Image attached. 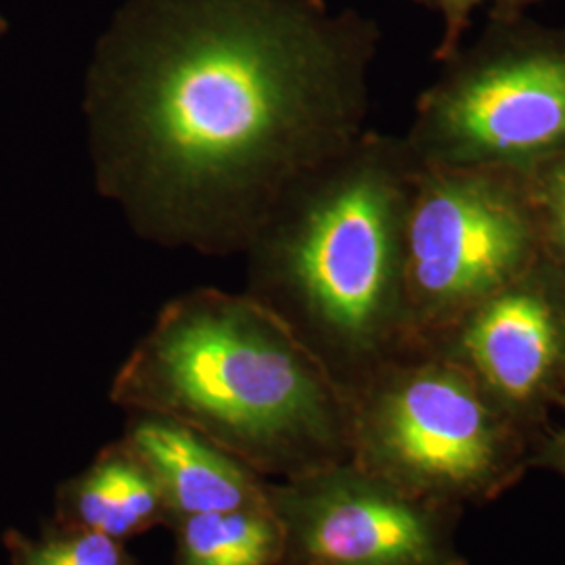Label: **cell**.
Here are the masks:
<instances>
[{"mask_svg": "<svg viewBox=\"0 0 565 565\" xmlns=\"http://www.w3.org/2000/svg\"><path fill=\"white\" fill-rule=\"evenodd\" d=\"M369 55L321 0H124L84 74L97 193L145 242L245 254L356 142Z\"/></svg>", "mask_w": 565, "mask_h": 565, "instance_id": "1", "label": "cell"}, {"mask_svg": "<svg viewBox=\"0 0 565 565\" xmlns=\"http://www.w3.org/2000/svg\"><path fill=\"white\" fill-rule=\"evenodd\" d=\"M109 401L174 419L264 478L352 459V403L323 361L247 291L198 287L163 303Z\"/></svg>", "mask_w": 565, "mask_h": 565, "instance_id": "2", "label": "cell"}, {"mask_svg": "<svg viewBox=\"0 0 565 565\" xmlns=\"http://www.w3.org/2000/svg\"><path fill=\"white\" fill-rule=\"evenodd\" d=\"M294 189L245 249L247 294L329 369L377 356L398 308L401 186L373 151Z\"/></svg>", "mask_w": 565, "mask_h": 565, "instance_id": "3", "label": "cell"}, {"mask_svg": "<svg viewBox=\"0 0 565 565\" xmlns=\"http://www.w3.org/2000/svg\"><path fill=\"white\" fill-rule=\"evenodd\" d=\"M350 403V461L415 499L476 488L499 465L492 415L445 369L387 371Z\"/></svg>", "mask_w": 565, "mask_h": 565, "instance_id": "4", "label": "cell"}, {"mask_svg": "<svg viewBox=\"0 0 565 565\" xmlns=\"http://www.w3.org/2000/svg\"><path fill=\"white\" fill-rule=\"evenodd\" d=\"M285 536L281 565H443L419 499L354 461L327 465L270 488Z\"/></svg>", "mask_w": 565, "mask_h": 565, "instance_id": "5", "label": "cell"}, {"mask_svg": "<svg viewBox=\"0 0 565 565\" xmlns=\"http://www.w3.org/2000/svg\"><path fill=\"white\" fill-rule=\"evenodd\" d=\"M404 231L403 277L417 302H461L501 285L527 243L520 212L482 184H434Z\"/></svg>", "mask_w": 565, "mask_h": 565, "instance_id": "6", "label": "cell"}, {"mask_svg": "<svg viewBox=\"0 0 565 565\" xmlns=\"http://www.w3.org/2000/svg\"><path fill=\"white\" fill-rule=\"evenodd\" d=\"M440 137L473 158H511L565 141V55L490 65L436 111Z\"/></svg>", "mask_w": 565, "mask_h": 565, "instance_id": "7", "label": "cell"}, {"mask_svg": "<svg viewBox=\"0 0 565 565\" xmlns=\"http://www.w3.org/2000/svg\"><path fill=\"white\" fill-rule=\"evenodd\" d=\"M121 438L160 484L170 527L184 518L270 507L273 484L200 431L151 413H126Z\"/></svg>", "mask_w": 565, "mask_h": 565, "instance_id": "8", "label": "cell"}, {"mask_svg": "<svg viewBox=\"0 0 565 565\" xmlns=\"http://www.w3.org/2000/svg\"><path fill=\"white\" fill-rule=\"evenodd\" d=\"M53 522L126 543L158 525L170 527V511L151 469L118 438L57 486Z\"/></svg>", "mask_w": 565, "mask_h": 565, "instance_id": "9", "label": "cell"}, {"mask_svg": "<svg viewBox=\"0 0 565 565\" xmlns=\"http://www.w3.org/2000/svg\"><path fill=\"white\" fill-rule=\"evenodd\" d=\"M465 350L507 401H527L559 359V329L539 296L509 294L486 306L465 333Z\"/></svg>", "mask_w": 565, "mask_h": 565, "instance_id": "10", "label": "cell"}, {"mask_svg": "<svg viewBox=\"0 0 565 565\" xmlns=\"http://www.w3.org/2000/svg\"><path fill=\"white\" fill-rule=\"evenodd\" d=\"M174 565H281L285 536L273 507L179 520Z\"/></svg>", "mask_w": 565, "mask_h": 565, "instance_id": "11", "label": "cell"}, {"mask_svg": "<svg viewBox=\"0 0 565 565\" xmlns=\"http://www.w3.org/2000/svg\"><path fill=\"white\" fill-rule=\"evenodd\" d=\"M11 565H137L126 543L76 525L51 522L39 536L4 532Z\"/></svg>", "mask_w": 565, "mask_h": 565, "instance_id": "12", "label": "cell"}, {"mask_svg": "<svg viewBox=\"0 0 565 565\" xmlns=\"http://www.w3.org/2000/svg\"><path fill=\"white\" fill-rule=\"evenodd\" d=\"M555 223H557V233L562 237V243L565 245V174L557 182L555 189Z\"/></svg>", "mask_w": 565, "mask_h": 565, "instance_id": "13", "label": "cell"}, {"mask_svg": "<svg viewBox=\"0 0 565 565\" xmlns=\"http://www.w3.org/2000/svg\"><path fill=\"white\" fill-rule=\"evenodd\" d=\"M445 4L448 7H457V9H463V7H469L471 2H476V0H443Z\"/></svg>", "mask_w": 565, "mask_h": 565, "instance_id": "14", "label": "cell"}, {"mask_svg": "<svg viewBox=\"0 0 565 565\" xmlns=\"http://www.w3.org/2000/svg\"><path fill=\"white\" fill-rule=\"evenodd\" d=\"M4 32H7V21L2 20V18H0V36H2V34H4Z\"/></svg>", "mask_w": 565, "mask_h": 565, "instance_id": "15", "label": "cell"}]
</instances>
